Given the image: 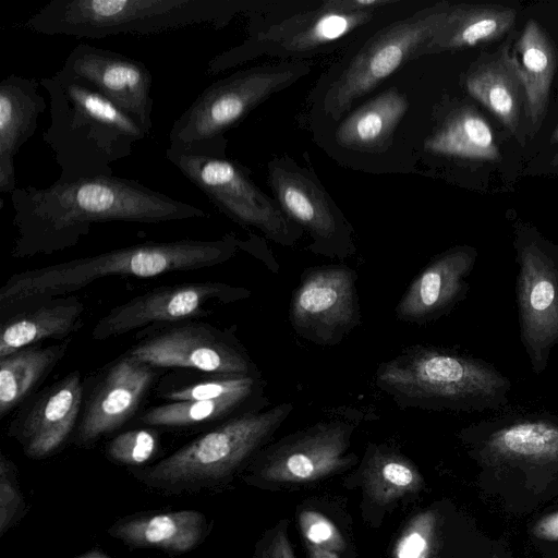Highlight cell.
<instances>
[{
  "label": "cell",
  "mask_w": 558,
  "mask_h": 558,
  "mask_svg": "<svg viewBox=\"0 0 558 558\" xmlns=\"http://www.w3.org/2000/svg\"><path fill=\"white\" fill-rule=\"evenodd\" d=\"M492 558H500V557H499V556H497V555H494Z\"/></svg>",
  "instance_id": "obj_43"
},
{
  "label": "cell",
  "mask_w": 558,
  "mask_h": 558,
  "mask_svg": "<svg viewBox=\"0 0 558 558\" xmlns=\"http://www.w3.org/2000/svg\"><path fill=\"white\" fill-rule=\"evenodd\" d=\"M15 238L11 255L31 258L75 246L93 223H160L205 218L199 207L114 174L54 181L11 193Z\"/></svg>",
  "instance_id": "obj_1"
},
{
  "label": "cell",
  "mask_w": 558,
  "mask_h": 558,
  "mask_svg": "<svg viewBox=\"0 0 558 558\" xmlns=\"http://www.w3.org/2000/svg\"><path fill=\"white\" fill-rule=\"evenodd\" d=\"M84 304L76 296L31 303L1 315L0 357L47 339L66 340L83 326Z\"/></svg>",
  "instance_id": "obj_23"
},
{
  "label": "cell",
  "mask_w": 558,
  "mask_h": 558,
  "mask_svg": "<svg viewBox=\"0 0 558 558\" xmlns=\"http://www.w3.org/2000/svg\"><path fill=\"white\" fill-rule=\"evenodd\" d=\"M254 8L247 0H51L23 26L75 38L148 36L195 25L222 28Z\"/></svg>",
  "instance_id": "obj_5"
},
{
  "label": "cell",
  "mask_w": 558,
  "mask_h": 558,
  "mask_svg": "<svg viewBox=\"0 0 558 558\" xmlns=\"http://www.w3.org/2000/svg\"><path fill=\"white\" fill-rule=\"evenodd\" d=\"M356 280L343 264L306 268L290 301L293 330L317 345L339 344L361 324Z\"/></svg>",
  "instance_id": "obj_14"
},
{
  "label": "cell",
  "mask_w": 558,
  "mask_h": 558,
  "mask_svg": "<svg viewBox=\"0 0 558 558\" xmlns=\"http://www.w3.org/2000/svg\"><path fill=\"white\" fill-rule=\"evenodd\" d=\"M478 458L499 465H558V415L513 412L460 430Z\"/></svg>",
  "instance_id": "obj_17"
},
{
  "label": "cell",
  "mask_w": 558,
  "mask_h": 558,
  "mask_svg": "<svg viewBox=\"0 0 558 558\" xmlns=\"http://www.w3.org/2000/svg\"><path fill=\"white\" fill-rule=\"evenodd\" d=\"M40 81L10 74L0 82V192L16 189L14 157L36 132L46 108Z\"/></svg>",
  "instance_id": "obj_22"
},
{
  "label": "cell",
  "mask_w": 558,
  "mask_h": 558,
  "mask_svg": "<svg viewBox=\"0 0 558 558\" xmlns=\"http://www.w3.org/2000/svg\"><path fill=\"white\" fill-rule=\"evenodd\" d=\"M240 250L231 233L217 240L146 242L12 275L0 288V313L66 296L107 277L150 278L228 262Z\"/></svg>",
  "instance_id": "obj_2"
},
{
  "label": "cell",
  "mask_w": 558,
  "mask_h": 558,
  "mask_svg": "<svg viewBox=\"0 0 558 558\" xmlns=\"http://www.w3.org/2000/svg\"><path fill=\"white\" fill-rule=\"evenodd\" d=\"M355 424L320 421L262 448L248 464L246 481L268 488L295 487L339 474L357 462L349 452Z\"/></svg>",
  "instance_id": "obj_10"
},
{
  "label": "cell",
  "mask_w": 558,
  "mask_h": 558,
  "mask_svg": "<svg viewBox=\"0 0 558 558\" xmlns=\"http://www.w3.org/2000/svg\"><path fill=\"white\" fill-rule=\"evenodd\" d=\"M84 402L81 374L74 371L34 395L12 421L9 434L26 456L40 459L54 451L76 429Z\"/></svg>",
  "instance_id": "obj_19"
},
{
  "label": "cell",
  "mask_w": 558,
  "mask_h": 558,
  "mask_svg": "<svg viewBox=\"0 0 558 558\" xmlns=\"http://www.w3.org/2000/svg\"><path fill=\"white\" fill-rule=\"evenodd\" d=\"M424 149L437 155L466 159L500 158L490 126L469 107L460 108L448 116L426 138Z\"/></svg>",
  "instance_id": "obj_32"
},
{
  "label": "cell",
  "mask_w": 558,
  "mask_h": 558,
  "mask_svg": "<svg viewBox=\"0 0 558 558\" xmlns=\"http://www.w3.org/2000/svg\"><path fill=\"white\" fill-rule=\"evenodd\" d=\"M308 72L307 63L281 62L236 71L214 82L173 122L169 147L227 156L225 133L271 95Z\"/></svg>",
  "instance_id": "obj_7"
},
{
  "label": "cell",
  "mask_w": 558,
  "mask_h": 558,
  "mask_svg": "<svg viewBox=\"0 0 558 558\" xmlns=\"http://www.w3.org/2000/svg\"><path fill=\"white\" fill-rule=\"evenodd\" d=\"M378 10H354L344 0H327L272 25L250 27L247 38L217 56L207 72L218 74L262 56L299 58L317 53L327 46L369 23Z\"/></svg>",
  "instance_id": "obj_11"
},
{
  "label": "cell",
  "mask_w": 558,
  "mask_h": 558,
  "mask_svg": "<svg viewBox=\"0 0 558 558\" xmlns=\"http://www.w3.org/2000/svg\"><path fill=\"white\" fill-rule=\"evenodd\" d=\"M409 101L397 89L385 90L359 107L336 129L337 143L359 151H378L388 147L404 117Z\"/></svg>",
  "instance_id": "obj_28"
},
{
  "label": "cell",
  "mask_w": 558,
  "mask_h": 558,
  "mask_svg": "<svg viewBox=\"0 0 558 558\" xmlns=\"http://www.w3.org/2000/svg\"><path fill=\"white\" fill-rule=\"evenodd\" d=\"M533 534L539 539L558 541V511L537 521Z\"/></svg>",
  "instance_id": "obj_39"
},
{
  "label": "cell",
  "mask_w": 558,
  "mask_h": 558,
  "mask_svg": "<svg viewBox=\"0 0 558 558\" xmlns=\"http://www.w3.org/2000/svg\"><path fill=\"white\" fill-rule=\"evenodd\" d=\"M158 449L157 433L133 429L119 434L106 448L108 458L124 465H140L150 460Z\"/></svg>",
  "instance_id": "obj_34"
},
{
  "label": "cell",
  "mask_w": 558,
  "mask_h": 558,
  "mask_svg": "<svg viewBox=\"0 0 558 558\" xmlns=\"http://www.w3.org/2000/svg\"><path fill=\"white\" fill-rule=\"evenodd\" d=\"M76 558H113L99 548H93Z\"/></svg>",
  "instance_id": "obj_41"
},
{
  "label": "cell",
  "mask_w": 558,
  "mask_h": 558,
  "mask_svg": "<svg viewBox=\"0 0 558 558\" xmlns=\"http://www.w3.org/2000/svg\"><path fill=\"white\" fill-rule=\"evenodd\" d=\"M465 86L511 133L517 132L524 90L507 48L473 68Z\"/></svg>",
  "instance_id": "obj_30"
},
{
  "label": "cell",
  "mask_w": 558,
  "mask_h": 558,
  "mask_svg": "<svg viewBox=\"0 0 558 558\" xmlns=\"http://www.w3.org/2000/svg\"><path fill=\"white\" fill-rule=\"evenodd\" d=\"M25 510L24 497L19 484L14 463L0 456V535L16 524Z\"/></svg>",
  "instance_id": "obj_35"
},
{
  "label": "cell",
  "mask_w": 558,
  "mask_h": 558,
  "mask_svg": "<svg viewBox=\"0 0 558 558\" xmlns=\"http://www.w3.org/2000/svg\"><path fill=\"white\" fill-rule=\"evenodd\" d=\"M375 384L400 409L484 412L504 408L510 379L489 362L416 344L380 363Z\"/></svg>",
  "instance_id": "obj_4"
},
{
  "label": "cell",
  "mask_w": 558,
  "mask_h": 558,
  "mask_svg": "<svg viewBox=\"0 0 558 558\" xmlns=\"http://www.w3.org/2000/svg\"><path fill=\"white\" fill-rule=\"evenodd\" d=\"M70 339L0 357V418L24 402L65 355Z\"/></svg>",
  "instance_id": "obj_31"
},
{
  "label": "cell",
  "mask_w": 558,
  "mask_h": 558,
  "mask_svg": "<svg viewBox=\"0 0 558 558\" xmlns=\"http://www.w3.org/2000/svg\"><path fill=\"white\" fill-rule=\"evenodd\" d=\"M514 9L496 4H450L447 15L420 57L475 46L506 34L514 24Z\"/></svg>",
  "instance_id": "obj_26"
},
{
  "label": "cell",
  "mask_w": 558,
  "mask_h": 558,
  "mask_svg": "<svg viewBox=\"0 0 558 558\" xmlns=\"http://www.w3.org/2000/svg\"><path fill=\"white\" fill-rule=\"evenodd\" d=\"M251 295L246 288L219 281L158 287L112 307L94 326L92 338L107 340L155 324L189 322Z\"/></svg>",
  "instance_id": "obj_16"
},
{
  "label": "cell",
  "mask_w": 558,
  "mask_h": 558,
  "mask_svg": "<svg viewBox=\"0 0 558 558\" xmlns=\"http://www.w3.org/2000/svg\"><path fill=\"white\" fill-rule=\"evenodd\" d=\"M437 525V514L432 510L411 518L395 543L392 558H434Z\"/></svg>",
  "instance_id": "obj_33"
},
{
  "label": "cell",
  "mask_w": 558,
  "mask_h": 558,
  "mask_svg": "<svg viewBox=\"0 0 558 558\" xmlns=\"http://www.w3.org/2000/svg\"><path fill=\"white\" fill-rule=\"evenodd\" d=\"M61 70L90 85L149 134L153 76L143 62L112 50L78 44Z\"/></svg>",
  "instance_id": "obj_18"
},
{
  "label": "cell",
  "mask_w": 558,
  "mask_h": 558,
  "mask_svg": "<svg viewBox=\"0 0 558 558\" xmlns=\"http://www.w3.org/2000/svg\"><path fill=\"white\" fill-rule=\"evenodd\" d=\"M357 475L367 497L378 506H390L424 487L414 462L386 444H368Z\"/></svg>",
  "instance_id": "obj_29"
},
{
  "label": "cell",
  "mask_w": 558,
  "mask_h": 558,
  "mask_svg": "<svg viewBox=\"0 0 558 558\" xmlns=\"http://www.w3.org/2000/svg\"><path fill=\"white\" fill-rule=\"evenodd\" d=\"M50 99L44 142L54 154L60 181L113 174L111 163L131 155L148 133L83 80L59 70L43 77Z\"/></svg>",
  "instance_id": "obj_3"
},
{
  "label": "cell",
  "mask_w": 558,
  "mask_h": 558,
  "mask_svg": "<svg viewBox=\"0 0 558 558\" xmlns=\"http://www.w3.org/2000/svg\"><path fill=\"white\" fill-rule=\"evenodd\" d=\"M267 169L275 199L311 235L312 253L340 260L355 253L353 227L311 169L286 155L274 157Z\"/></svg>",
  "instance_id": "obj_13"
},
{
  "label": "cell",
  "mask_w": 558,
  "mask_h": 558,
  "mask_svg": "<svg viewBox=\"0 0 558 558\" xmlns=\"http://www.w3.org/2000/svg\"><path fill=\"white\" fill-rule=\"evenodd\" d=\"M282 402L231 417L138 473L145 483L165 488L209 486L230 480L250 464L293 410Z\"/></svg>",
  "instance_id": "obj_6"
},
{
  "label": "cell",
  "mask_w": 558,
  "mask_h": 558,
  "mask_svg": "<svg viewBox=\"0 0 558 558\" xmlns=\"http://www.w3.org/2000/svg\"><path fill=\"white\" fill-rule=\"evenodd\" d=\"M269 405L263 378L222 397L172 401L154 407L140 416V422L148 426L189 427L202 423H222L238 415L266 410Z\"/></svg>",
  "instance_id": "obj_25"
},
{
  "label": "cell",
  "mask_w": 558,
  "mask_h": 558,
  "mask_svg": "<svg viewBox=\"0 0 558 558\" xmlns=\"http://www.w3.org/2000/svg\"><path fill=\"white\" fill-rule=\"evenodd\" d=\"M155 377V367L125 353L114 361L83 402L76 442L88 445L120 428L136 412Z\"/></svg>",
  "instance_id": "obj_20"
},
{
  "label": "cell",
  "mask_w": 558,
  "mask_h": 558,
  "mask_svg": "<svg viewBox=\"0 0 558 558\" xmlns=\"http://www.w3.org/2000/svg\"><path fill=\"white\" fill-rule=\"evenodd\" d=\"M553 142L557 144L558 146V125L556 128V131L554 133ZM553 165H558V151L554 158Z\"/></svg>",
  "instance_id": "obj_42"
},
{
  "label": "cell",
  "mask_w": 558,
  "mask_h": 558,
  "mask_svg": "<svg viewBox=\"0 0 558 558\" xmlns=\"http://www.w3.org/2000/svg\"><path fill=\"white\" fill-rule=\"evenodd\" d=\"M207 531L208 523L202 512L180 510L125 517L113 523L108 534L131 548L182 554L197 546Z\"/></svg>",
  "instance_id": "obj_24"
},
{
  "label": "cell",
  "mask_w": 558,
  "mask_h": 558,
  "mask_svg": "<svg viewBox=\"0 0 558 558\" xmlns=\"http://www.w3.org/2000/svg\"><path fill=\"white\" fill-rule=\"evenodd\" d=\"M310 558H340L338 553L307 546Z\"/></svg>",
  "instance_id": "obj_40"
},
{
  "label": "cell",
  "mask_w": 558,
  "mask_h": 558,
  "mask_svg": "<svg viewBox=\"0 0 558 558\" xmlns=\"http://www.w3.org/2000/svg\"><path fill=\"white\" fill-rule=\"evenodd\" d=\"M515 283L520 340L541 375L558 345V250L531 234L517 243Z\"/></svg>",
  "instance_id": "obj_12"
},
{
  "label": "cell",
  "mask_w": 558,
  "mask_h": 558,
  "mask_svg": "<svg viewBox=\"0 0 558 558\" xmlns=\"http://www.w3.org/2000/svg\"><path fill=\"white\" fill-rule=\"evenodd\" d=\"M298 519L306 546L338 554L347 548L345 541L337 525L323 513L314 510H303Z\"/></svg>",
  "instance_id": "obj_37"
},
{
  "label": "cell",
  "mask_w": 558,
  "mask_h": 558,
  "mask_svg": "<svg viewBox=\"0 0 558 558\" xmlns=\"http://www.w3.org/2000/svg\"><path fill=\"white\" fill-rule=\"evenodd\" d=\"M166 158L231 220L253 227L269 240L294 246L303 230L291 221L275 198L263 192L248 170L227 156L204 155L169 147Z\"/></svg>",
  "instance_id": "obj_9"
},
{
  "label": "cell",
  "mask_w": 558,
  "mask_h": 558,
  "mask_svg": "<svg viewBox=\"0 0 558 558\" xmlns=\"http://www.w3.org/2000/svg\"><path fill=\"white\" fill-rule=\"evenodd\" d=\"M125 354L155 368L183 367L215 376L260 374L235 336L205 323L172 324L146 337Z\"/></svg>",
  "instance_id": "obj_15"
},
{
  "label": "cell",
  "mask_w": 558,
  "mask_h": 558,
  "mask_svg": "<svg viewBox=\"0 0 558 558\" xmlns=\"http://www.w3.org/2000/svg\"><path fill=\"white\" fill-rule=\"evenodd\" d=\"M450 3L439 2L395 21L371 37L330 83L324 97L327 117L338 121L352 105L420 52L442 24Z\"/></svg>",
  "instance_id": "obj_8"
},
{
  "label": "cell",
  "mask_w": 558,
  "mask_h": 558,
  "mask_svg": "<svg viewBox=\"0 0 558 558\" xmlns=\"http://www.w3.org/2000/svg\"><path fill=\"white\" fill-rule=\"evenodd\" d=\"M477 253L454 246L435 256L411 281L395 312L399 322L425 326L447 315L469 290Z\"/></svg>",
  "instance_id": "obj_21"
},
{
  "label": "cell",
  "mask_w": 558,
  "mask_h": 558,
  "mask_svg": "<svg viewBox=\"0 0 558 558\" xmlns=\"http://www.w3.org/2000/svg\"><path fill=\"white\" fill-rule=\"evenodd\" d=\"M262 379V374L216 376L214 379L171 390L165 395V398L172 401L218 398L247 388Z\"/></svg>",
  "instance_id": "obj_36"
},
{
  "label": "cell",
  "mask_w": 558,
  "mask_h": 558,
  "mask_svg": "<svg viewBox=\"0 0 558 558\" xmlns=\"http://www.w3.org/2000/svg\"><path fill=\"white\" fill-rule=\"evenodd\" d=\"M510 57L523 86L527 116L533 124H538L545 114L557 64L554 45L539 24L529 20Z\"/></svg>",
  "instance_id": "obj_27"
},
{
  "label": "cell",
  "mask_w": 558,
  "mask_h": 558,
  "mask_svg": "<svg viewBox=\"0 0 558 558\" xmlns=\"http://www.w3.org/2000/svg\"><path fill=\"white\" fill-rule=\"evenodd\" d=\"M288 520H281L264 533L256 544L254 558H295L288 537Z\"/></svg>",
  "instance_id": "obj_38"
}]
</instances>
